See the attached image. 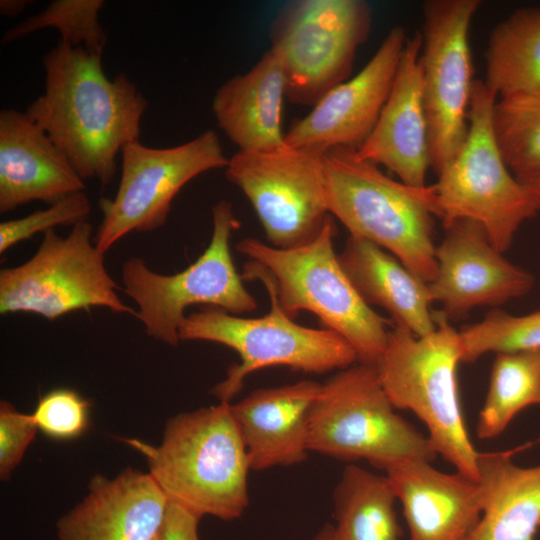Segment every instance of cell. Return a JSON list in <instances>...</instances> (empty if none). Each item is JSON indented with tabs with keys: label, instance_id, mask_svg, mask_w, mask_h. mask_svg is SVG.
<instances>
[{
	"label": "cell",
	"instance_id": "1",
	"mask_svg": "<svg viewBox=\"0 0 540 540\" xmlns=\"http://www.w3.org/2000/svg\"><path fill=\"white\" fill-rule=\"evenodd\" d=\"M102 56L59 41L43 56L45 91L25 113L85 181L108 185L116 157L139 140L146 98L125 73L109 79Z\"/></svg>",
	"mask_w": 540,
	"mask_h": 540
},
{
	"label": "cell",
	"instance_id": "2",
	"mask_svg": "<svg viewBox=\"0 0 540 540\" xmlns=\"http://www.w3.org/2000/svg\"><path fill=\"white\" fill-rule=\"evenodd\" d=\"M123 441L147 460L149 474L168 498L193 515L239 519L249 505L251 470L229 402L170 418L158 446Z\"/></svg>",
	"mask_w": 540,
	"mask_h": 540
},
{
	"label": "cell",
	"instance_id": "3",
	"mask_svg": "<svg viewBox=\"0 0 540 540\" xmlns=\"http://www.w3.org/2000/svg\"><path fill=\"white\" fill-rule=\"evenodd\" d=\"M335 235L330 215L319 234L301 246L284 249L245 238L236 246L248 258L242 278L271 286L291 318L301 311L313 313L325 329L352 346L358 363L375 366L386 346L390 322L351 283L335 253Z\"/></svg>",
	"mask_w": 540,
	"mask_h": 540
},
{
	"label": "cell",
	"instance_id": "4",
	"mask_svg": "<svg viewBox=\"0 0 540 540\" xmlns=\"http://www.w3.org/2000/svg\"><path fill=\"white\" fill-rule=\"evenodd\" d=\"M322 156L329 214L350 236L391 253L429 284L437 270L433 184L415 187L396 181L353 148H333Z\"/></svg>",
	"mask_w": 540,
	"mask_h": 540
},
{
	"label": "cell",
	"instance_id": "5",
	"mask_svg": "<svg viewBox=\"0 0 540 540\" xmlns=\"http://www.w3.org/2000/svg\"><path fill=\"white\" fill-rule=\"evenodd\" d=\"M434 317L435 329L424 336L392 325L374 367L394 408L413 412L426 426L436 454L478 482L479 452L468 434L459 398L460 334L442 311L434 312Z\"/></svg>",
	"mask_w": 540,
	"mask_h": 540
},
{
	"label": "cell",
	"instance_id": "6",
	"mask_svg": "<svg viewBox=\"0 0 540 540\" xmlns=\"http://www.w3.org/2000/svg\"><path fill=\"white\" fill-rule=\"evenodd\" d=\"M497 97L483 80H474L465 142L433 187L444 228L460 219L475 221L504 253L521 225L540 211V199L504 161L492 125Z\"/></svg>",
	"mask_w": 540,
	"mask_h": 540
},
{
	"label": "cell",
	"instance_id": "7",
	"mask_svg": "<svg viewBox=\"0 0 540 540\" xmlns=\"http://www.w3.org/2000/svg\"><path fill=\"white\" fill-rule=\"evenodd\" d=\"M308 449L384 470L406 460L433 461L427 436L395 412L374 366L355 363L321 383L308 421Z\"/></svg>",
	"mask_w": 540,
	"mask_h": 540
},
{
	"label": "cell",
	"instance_id": "8",
	"mask_svg": "<svg viewBox=\"0 0 540 540\" xmlns=\"http://www.w3.org/2000/svg\"><path fill=\"white\" fill-rule=\"evenodd\" d=\"M270 298V312L258 318L238 317L207 307L186 315L180 341H208L233 349L240 362L230 366L224 380L212 390L220 402H229L244 381L257 370L283 366L304 373L323 374L357 363L352 346L329 329H315L293 321L280 307L271 286L263 284Z\"/></svg>",
	"mask_w": 540,
	"mask_h": 540
},
{
	"label": "cell",
	"instance_id": "9",
	"mask_svg": "<svg viewBox=\"0 0 540 540\" xmlns=\"http://www.w3.org/2000/svg\"><path fill=\"white\" fill-rule=\"evenodd\" d=\"M212 223L207 248L178 273L154 272L140 257L122 265L123 290L137 305L136 317L148 335L168 345L180 342L179 326L189 306L207 305L233 315L257 308L230 251L232 233L240 226L231 203L221 200L213 206Z\"/></svg>",
	"mask_w": 540,
	"mask_h": 540
},
{
	"label": "cell",
	"instance_id": "10",
	"mask_svg": "<svg viewBox=\"0 0 540 540\" xmlns=\"http://www.w3.org/2000/svg\"><path fill=\"white\" fill-rule=\"evenodd\" d=\"M92 230L87 220L65 237L49 230L29 260L1 269L0 313L28 312L53 321L72 311L104 307L136 317L117 294Z\"/></svg>",
	"mask_w": 540,
	"mask_h": 540
},
{
	"label": "cell",
	"instance_id": "11",
	"mask_svg": "<svg viewBox=\"0 0 540 540\" xmlns=\"http://www.w3.org/2000/svg\"><path fill=\"white\" fill-rule=\"evenodd\" d=\"M361 0H299L283 7L270 29V50L281 62L286 98L314 106L346 81L371 29Z\"/></svg>",
	"mask_w": 540,
	"mask_h": 540
},
{
	"label": "cell",
	"instance_id": "12",
	"mask_svg": "<svg viewBox=\"0 0 540 540\" xmlns=\"http://www.w3.org/2000/svg\"><path fill=\"white\" fill-rule=\"evenodd\" d=\"M118 190L113 199L101 198L102 222L94 243L105 254L131 232L162 227L180 190L195 177L226 168L218 135L207 130L196 138L169 148H152L139 140L121 151Z\"/></svg>",
	"mask_w": 540,
	"mask_h": 540
},
{
	"label": "cell",
	"instance_id": "13",
	"mask_svg": "<svg viewBox=\"0 0 540 540\" xmlns=\"http://www.w3.org/2000/svg\"><path fill=\"white\" fill-rule=\"evenodd\" d=\"M480 0H428L422 7L420 66L430 167L438 175L468 133L473 87L469 29Z\"/></svg>",
	"mask_w": 540,
	"mask_h": 540
},
{
	"label": "cell",
	"instance_id": "14",
	"mask_svg": "<svg viewBox=\"0 0 540 540\" xmlns=\"http://www.w3.org/2000/svg\"><path fill=\"white\" fill-rule=\"evenodd\" d=\"M322 155L285 144L272 150H238L229 158L226 178L249 199L270 245H304L330 216Z\"/></svg>",
	"mask_w": 540,
	"mask_h": 540
},
{
	"label": "cell",
	"instance_id": "15",
	"mask_svg": "<svg viewBox=\"0 0 540 540\" xmlns=\"http://www.w3.org/2000/svg\"><path fill=\"white\" fill-rule=\"evenodd\" d=\"M407 38L402 27H393L357 75L332 88L292 123L285 143L319 154L338 147L358 149L389 96Z\"/></svg>",
	"mask_w": 540,
	"mask_h": 540
},
{
	"label": "cell",
	"instance_id": "16",
	"mask_svg": "<svg viewBox=\"0 0 540 540\" xmlns=\"http://www.w3.org/2000/svg\"><path fill=\"white\" fill-rule=\"evenodd\" d=\"M444 229L435 250L436 275L428 285L448 318L477 306L500 305L532 290L534 276L504 258L479 223L460 219Z\"/></svg>",
	"mask_w": 540,
	"mask_h": 540
},
{
	"label": "cell",
	"instance_id": "17",
	"mask_svg": "<svg viewBox=\"0 0 540 540\" xmlns=\"http://www.w3.org/2000/svg\"><path fill=\"white\" fill-rule=\"evenodd\" d=\"M169 500L151 475L128 467L97 474L87 496L56 524L59 540H155Z\"/></svg>",
	"mask_w": 540,
	"mask_h": 540
},
{
	"label": "cell",
	"instance_id": "18",
	"mask_svg": "<svg viewBox=\"0 0 540 540\" xmlns=\"http://www.w3.org/2000/svg\"><path fill=\"white\" fill-rule=\"evenodd\" d=\"M420 31L408 36L389 96L375 127L356 149L359 157L386 167L405 184L423 187L430 167L423 100Z\"/></svg>",
	"mask_w": 540,
	"mask_h": 540
},
{
	"label": "cell",
	"instance_id": "19",
	"mask_svg": "<svg viewBox=\"0 0 540 540\" xmlns=\"http://www.w3.org/2000/svg\"><path fill=\"white\" fill-rule=\"evenodd\" d=\"M401 502L409 540H470L482 515L478 482L431 461L406 460L383 470Z\"/></svg>",
	"mask_w": 540,
	"mask_h": 540
},
{
	"label": "cell",
	"instance_id": "20",
	"mask_svg": "<svg viewBox=\"0 0 540 540\" xmlns=\"http://www.w3.org/2000/svg\"><path fill=\"white\" fill-rule=\"evenodd\" d=\"M65 154L25 112H0V212L32 201L52 205L84 191Z\"/></svg>",
	"mask_w": 540,
	"mask_h": 540
},
{
	"label": "cell",
	"instance_id": "21",
	"mask_svg": "<svg viewBox=\"0 0 540 540\" xmlns=\"http://www.w3.org/2000/svg\"><path fill=\"white\" fill-rule=\"evenodd\" d=\"M320 389L319 382L301 380L257 389L231 404L251 470L293 466L307 459L308 421Z\"/></svg>",
	"mask_w": 540,
	"mask_h": 540
},
{
	"label": "cell",
	"instance_id": "22",
	"mask_svg": "<svg viewBox=\"0 0 540 540\" xmlns=\"http://www.w3.org/2000/svg\"><path fill=\"white\" fill-rule=\"evenodd\" d=\"M286 79L278 57L269 49L246 73L223 83L212 101L219 128L240 151L284 146L281 112Z\"/></svg>",
	"mask_w": 540,
	"mask_h": 540
},
{
	"label": "cell",
	"instance_id": "23",
	"mask_svg": "<svg viewBox=\"0 0 540 540\" xmlns=\"http://www.w3.org/2000/svg\"><path fill=\"white\" fill-rule=\"evenodd\" d=\"M338 258L361 298L369 306L388 312L394 325L416 336L435 329L428 283L394 255L367 240L349 236Z\"/></svg>",
	"mask_w": 540,
	"mask_h": 540
},
{
	"label": "cell",
	"instance_id": "24",
	"mask_svg": "<svg viewBox=\"0 0 540 540\" xmlns=\"http://www.w3.org/2000/svg\"><path fill=\"white\" fill-rule=\"evenodd\" d=\"M479 452L482 515L470 540H534L540 527V464L522 467L518 451Z\"/></svg>",
	"mask_w": 540,
	"mask_h": 540
},
{
	"label": "cell",
	"instance_id": "25",
	"mask_svg": "<svg viewBox=\"0 0 540 540\" xmlns=\"http://www.w3.org/2000/svg\"><path fill=\"white\" fill-rule=\"evenodd\" d=\"M396 500L385 475L349 463L333 491L334 540H401Z\"/></svg>",
	"mask_w": 540,
	"mask_h": 540
},
{
	"label": "cell",
	"instance_id": "26",
	"mask_svg": "<svg viewBox=\"0 0 540 540\" xmlns=\"http://www.w3.org/2000/svg\"><path fill=\"white\" fill-rule=\"evenodd\" d=\"M483 81L499 98L540 89V7L516 9L492 29Z\"/></svg>",
	"mask_w": 540,
	"mask_h": 540
},
{
	"label": "cell",
	"instance_id": "27",
	"mask_svg": "<svg viewBox=\"0 0 540 540\" xmlns=\"http://www.w3.org/2000/svg\"><path fill=\"white\" fill-rule=\"evenodd\" d=\"M540 405V350L496 353L476 435L499 436L525 408Z\"/></svg>",
	"mask_w": 540,
	"mask_h": 540
},
{
	"label": "cell",
	"instance_id": "28",
	"mask_svg": "<svg viewBox=\"0 0 540 540\" xmlns=\"http://www.w3.org/2000/svg\"><path fill=\"white\" fill-rule=\"evenodd\" d=\"M492 125L512 174L518 180L540 174V89L497 99Z\"/></svg>",
	"mask_w": 540,
	"mask_h": 540
},
{
	"label": "cell",
	"instance_id": "29",
	"mask_svg": "<svg viewBox=\"0 0 540 540\" xmlns=\"http://www.w3.org/2000/svg\"><path fill=\"white\" fill-rule=\"evenodd\" d=\"M103 6V0H54L38 14L8 29L2 36V44L53 28L59 32L61 42L102 56L107 44V36L99 22Z\"/></svg>",
	"mask_w": 540,
	"mask_h": 540
},
{
	"label": "cell",
	"instance_id": "30",
	"mask_svg": "<svg viewBox=\"0 0 540 540\" xmlns=\"http://www.w3.org/2000/svg\"><path fill=\"white\" fill-rule=\"evenodd\" d=\"M459 334L463 362H473L491 352L540 350V310L521 316L492 310Z\"/></svg>",
	"mask_w": 540,
	"mask_h": 540
},
{
	"label": "cell",
	"instance_id": "31",
	"mask_svg": "<svg viewBox=\"0 0 540 540\" xmlns=\"http://www.w3.org/2000/svg\"><path fill=\"white\" fill-rule=\"evenodd\" d=\"M90 402L77 391L58 388L43 395L32 413L38 430L50 439L70 441L90 425Z\"/></svg>",
	"mask_w": 540,
	"mask_h": 540
},
{
	"label": "cell",
	"instance_id": "32",
	"mask_svg": "<svg viewBox=\"0 0 540 540\" xmlns=\"http://www.w3.org/2000/svg\"><path fill=\"white\" fill-rule=\"evenodd\" d=\"M91 204L84 191L69 195L49 205L48 208L35 211L25 217L1 222L0 253L3 254L17 243L31 238L36 233L54 230L57 226L73 227L87 220Z\"/></svg>",
	"mask_w": 540,
	"mask_h": 540
},
{
	"label": "cell",
	"instance_id": "33",
	"mask_svg": "<svg viewBox=\"0 0 540 540\" xmlns=\"http://www.w3.org/2000/svg\"><path fill=\"white\" fill-rule=\"evenodd\" d=\"M37 426L32 414H24L9 402L0 403V478L8 480L34 440Z\"/></svg>",
	"mask_w": 540,
	"mask_h": 540
},
{
	"label": "cell",
	"instance_id": "34",
	"mask_svg": "<svg viewBox=\"0 0 540 540\" xmlns=\"http://www.w3.org/2000/svg\"><path fill=\"white\" fill-rule=\"evenodd\" d=\"M200 519L182 507L169 502L165 521L155 540H201Z\"/></svg>",
	"mask_w": 540,
	"mask_h": 540
},
{
	"label": "cell",
	"instance_id": "35",
	"mask_svg": "<svg viewBox=\"0 0 540 540\" xmlns=\"http://www.w3.org/2000/svg\"><path fill=\"white\" fill-rule=\"evenodd\" d=\"M29 3V0H1L0 14L6 17H15L19 15Z\"/></svg>",
	"mask_w": 540,
	"mask_h": 540
},
{
	"label": "cell",
	"instance_id": "36",
	"mask_svg": "<svg viewBox=\"0 0 540 540\" xmlns=\"http://www.w3.org/2000/svg\"><path fill=\"white\" fill-rule=\"evenodd\" d=\"M540 199V174L519 180Z\"/></svg>",
	"mask_w": 540,
	"mask_h": 540
},
{
	"label": "cell",
	"instance_id": "37",
	"mask_svg": "<svg viewBox=\"0 0 540 540\" xmlns=\"http://www.w3.org/2000/svg\"><path fill=\"white\" fill-rule=\"evenodd\" d=\"M310 540H334L332 524L326 523Z\"/></svg>",
	"mask_w": 540,
	"mask_h": 540
}]
</instances>
